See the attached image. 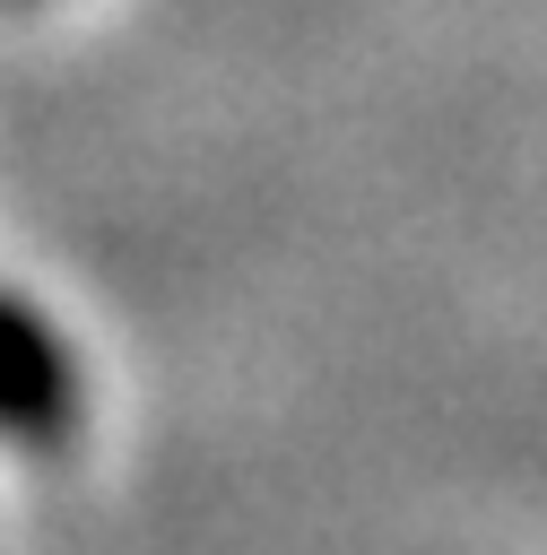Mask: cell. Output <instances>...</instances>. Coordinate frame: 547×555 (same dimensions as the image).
I'll return each mask as SVG.
<instances>
[{"instance_id": "1", "label": "cell", "mask_w": 547, "mask_h": 555, "mask_svg": "<svg viewBox=\"0 0 547 555\" xmlns=\"http://www.w3.org/2000/svg\"><path fill=\"white\" fill-rule=\"evenodd\" d=\"M69 425H78V373H69L52 321H35L26 304L0 295V434L69 442Z\"/></svg>"}]
</instances>
